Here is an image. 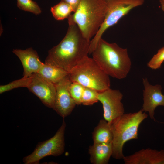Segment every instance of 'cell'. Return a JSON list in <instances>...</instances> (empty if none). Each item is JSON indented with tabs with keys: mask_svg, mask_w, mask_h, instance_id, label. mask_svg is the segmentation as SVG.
Returning a JSON list of instances; mask_svg holds the SVG:
<instances>
[{
	"mask_svg": "<svg viewBox=\"0 0 164 164\" xmlns=\"http://www.w3.org/2000/svg\"><path fill=\"white\" fill-rule=\"evenodd\" d=\"M69 26L63 39L48 52L45 63L61 68L69 73L78 63L88 56L90 41L77 25L68 20Z\"/></svg>",
	"mask_w": 164,
	"mask_h": 164,
	"instance_id": "1",
	"label": "cell"
},
{
	"mask_svg": "<svg viewBox=\"0 0 164 164\" xmlns=\"http://www.w3.org/2000/svg\"><path fill=\"white\" fill-rule=\"evenodd\" d=\"M92 58L109 76L119 79L124 78L129 73L131 60L127 49L115 43H110L101 38L92 53Z\"/></svg>",
	"mask_w": 164,
	"mask_h": 164,
	"instance_id": "2",
	"label": "cell"
},
{
	"mask_svg": "<svg viewBox=\"0 0 164 164\" xmlns=\"http://www.w3.org/2000/svg\"><path fill=\"white\" fill-rule=\"evenodd\" d=\"M107 10L106 0H81L68 20L76 23L84 36L91 41L102 24Z\"/></svg>",
	"mask_w": 164,
	"mask_h": 164,
	"instance_id": "3",
	"label": "cell"
},
{
	"mask_svg": "<svg viewBox=\"0 0 164 164\" xmlns=\"http://www.w3.org/2000/svg\"><path fill=\"white\" fill-rule=\"evenodd\" d=\"M148 117L142 110L133 113L124 114L111 124L113 135L112 157L120 160L124 157L123 149L125 144L132 139L138 138L140 125Z\"/></svg>",
	"mask_w": 164,
	"mask_h": 164,
	"instance_id": "4",
	"label": "cell"
},
{
	"mask_svg": "<svg viewBox=\"0 0 164 164\" xmlns=\"http://www.w3.org/2000/svg\"><path fill=\"white\" fill-rule=\"evenodd\" d=\"M72 82L78 83L99 93L110 88L109 76L100 67L92 58L85 57L69 73Z\"/></svg>",
	"mask_w": 164,
	"mask_h": 164,
	"instance_id": "5",
	"label": "cell"
},
{
	"mask_svg": "<svg viewBox=\"0 0 164 164\" xmlns=\"http://www.w3.org/2000/svg\"><path fill=\"white\" fill-rule=\"evenodd\" d=\"M107 10L104 22L97 33L91 41L89 54H92L97 42L104 32L116 24L133 9L141 6L144 0H106Z\"/></svg>",
	"mask_w": 164,
	"mask_h": 164,
	"instance_id": "6",
	"label": "cell"
},
{
	"mask_svg": "<svg viewBox=\"0 0 164 164\" xmlns=\"http://www.w3.org/2000/svg\"><path fill=\"white\" fill-rule=\"evenodd\" d=\"M66 123L63 119L62 124L55 135L49 139L38 143L31 154L24 157V164H39L43 158L49 156H57L65 151L64 134Z\"/></svg>",
	"mask_w": 164,
	"mask_h": 164,
	"instance_id": "7",
	"label": "cell"
},
{
	"mask_svg": "<svg viewBox=\"0 0 164 164\" xmlns=\"http://www.w3.org/2000/svg\"><path fill=\"white\" fill-rule=\"evenodd\" d=\"M99 101L103 106L104 119L110 125L116 118L124 114L121 102L123 95L119 90L110 88L98 93Z\"/></svg>",
	"mask_w": 164,
	"mask_h": 164,
	"instance_id": "8",
	"label": "cell"
},
{
	"mask_svg": "<svg viewBox=\"0 0 164 164\" xmlns=\"http://www.w3.org/2000/svg\"><path fill=\"white\" fill-rule=\"evenodd\" d=\"M72 82L68 74L55 84L56 91L53 110L63 118L70 114L77 105L70 92Z\"/></svg>",
	"mask_w": 164,
	"mask_h": 164,
	"instance_id": "9",
	"label": "cell"
},
{
	"mask_svg": "<svg viewBox=\"0 0 164 164\" xmlns=\"http://www.w3.org/2000/svg\"><path fill=\"white\" fill-rule=\"evenodd\" d=\"M27 88L39 98L46 106L53 109L56 94L55 85L38 73L33 74Z\"/></svg>",
	"mask_w": 164,
	"mask_h": 164,
	"instance_id": "10",
	"label": "cell"
},
{
	"mask_svg": "<svg viewBox=\"0 0 164 164\" xmlns=\"http://www.w3.org/2000/svg\"><path fill=\"white\" fill-rule=\"evenodd\" d=\"M144 86L143 91V103L142 109L143 111L147 112L151 119L155 121L154 111L159 106L164 107V95L162 93L160 85L155 86L149 84L146 78L143 79Z\"/></svg>",
	"mask_w": 164,
	"mask_h": 164,
	"instance_id": "11",
	"label": "cell"
},
{
	"mask_svg": "<svg viewBox=\"0 0 164 164\" xmlns=\"http://www.w3.org/2000/svg\"><path fill=\"white\" fill-rule=\"evenodd\" d=\"M13 52L22 64L23 77H29L33 73H38L44 63L40 61L36 51L32 48L26 50L13 49Z\"/></svg>",
	"mask_w": 164,
	"mask_h": 164,
	"instance_id": "12",
	"label": "cell"
},
{
	"mask_svg": "<svg viewBox=\"0 0 164 164\" xmlns=\"http://www.w3.org/2000/svg\"><path fill=\"white\" fill-rule=\"evenodd\" d=\"M123 159L125 164H164V150L142 149Z\"/></svg>",
	"mask_w": 164,
	"mask_h": 164,
	"instance_id": "13",
	"label": "cell"
},
{
	"mask_svg": "<svg viewBox=\"0 0 164 164\" xmlns=\"http://www.w3.org/2000/svg\"><path fill=\"white\" fill-rule=\"evenodd\" d=\"M90 161L93 164H107L113 153L112 143H93L89 146Z\"/></svg>",
	"mask_w": 164,
	"mask_h": 164,
	"instance_id": "14",
	"label": "cell"
},
{
	"mask_svg": "<svg viewBox=\"0 0 164 164\" xmlns=\"http://www.w3.org/2000/svg\"><path fill=\"white\" fill-rule=\"evenodd\" d=\"M92 135L93 143H112L113 135L111 125L104 119L99 121Z\"/></svg>",
	"mask_w": 164,
	"mask_h": 164,
	"instance_id": "15",
	"label": "cell"
},
{
	"mask_svg": "<svg viewBox=\"0 0 164 164\" xmlns=\"http://www.w3.org/2000/svg\"><path fill=\"white\" fill-rule=\"evenodd\" d=\"M43 77L55 84L68 74L63 69L43 63L38 73Z\"/></svg>",
	"mask_w": 164,
	"mask_h": 164,
	"instance_id": "16",
	"label": "cell"
},
{
	"mask_svg": "<svg viewBox=\"0 0 164 164\" xmlns=\"http://www.w3.org/2000/svg\"><path fill=\"white\" fill-rule=\"evenodd\" d=\"M50 11L54 18L58 20L68 19L72 13L74 12L70 5L62 0L57 4L52 7Z\"/></svg>",
	"mask_w": 164,
	"mask_h": 164,
	"instance_id": "17",
	"label": "cell"
},
{
	"mask_svg": "<svg viewBox=\"0 0 164 164\" xmlns=\"http://www.w3.org/2000/svg\"><path fill=\"white\" fill-rule=\"evenodd\" d=\"M31 80V77H23L10 82L8 84L0 86V94L7 92L13 89L21 87L27 88Z\"/></svg>",
	"mask_w": 164,
	"mask_h": 164,
	"instance_id": "18",
	"label": "cell"
},
{
	"mask_svg": "<svg viewBox=\"0 0 164 164\" xmlns=\"http://www.w3.org/2000/svg\"><path fill=\"white\" fill-rule=\"evenodd\" d=\"M17 6L20 9L38 15L41 10L38 4L32 0H17Z\"/></svg>",
	"mask_w": 164,
	"mask_h": 164,
	"instance_id": "19",
	"label": "cell"
},
{
	"mask_svg": "<svg viewBox=\"0 0 164 164\" xmlns=\"http://www.w3.org/2000/svg\"><path fill=\"white\" fill-rule=\"evenodd\" d=\"M98 93L94 89L84 87L82 97V104L84 105H90L98 102Z\"/></svg>",
	"mask_w": 164,
	"mask_h": 164,
	"instance_id": "20",
	"label": "cell"
},
{
	"mask_svg": "<svg viewBox=\"0 0 164 164\" xmlns=\"http://www.w3.org/2000/svg\"><path fill=\"white\" fill-rule=\"evenodd\" d=\"M84 88V87L76 82H72L70 84V92L77 105L82 104V97Z\"/></svg>",
	"mask_w": 164,
	"mask_h": 164,
	"instance_id": "21",
	"label": "cell"
},
{
	"mask_svg": "<svg viewBox=\"0 0 164 164\" xmlns=\"http://www.w3.org/2000/svg\"><path fill=\"white\" fill-rule=\"evenodd\" d=\"M164 61V47L161 48L157 53L154 55L147 63V66L153 69L160 67Z\"/></svg>",
	"mask_w": 164,
	"mask_h": 164,
	"instance_id": "22",
	"label": "cell"
},
{
	"mask_svg": "<svg viewBox=\"0 0 164 164\" xmlns=\"http://www.w3.org/2000/svg\"><path fill=\"white\" fill-rule=\"evenodd\" d=\"M69 4L73 8L74 12L77 9L81 0H61Z\"/></svg>",
	"mask_w": 164,
	"mask_h": 164,
	"instance_id": "23",
	"label": "cell"
},
{
	"mask_svg": "<svg viewBox=\"0 0 164 164\" xmlns=\"http://www.w3.org/2000/svg\"><path fill=\"white\" fill-rule=\"evenodd\" d=\"M159 2L161 9L164 13V0H159Z\"/></svg>",
	"mask_w": 164,
	"mask_h": 164,
	"instance_id": "24",
	"label": "cell"
}]
</instances>
